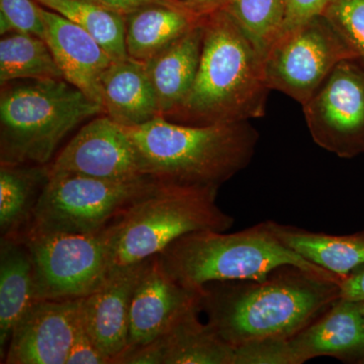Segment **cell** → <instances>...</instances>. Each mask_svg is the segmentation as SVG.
Returning a JSON list of instances; mask_svg holds the SVG:
<instances>
[{
    "instance_id": "12",
    "label": "cell",
    "mask_w": 364,
    "mask_h": 364,
    "mask_svg": "<svg viewBox=\"0 0 364 364\" xmlns=\"http://www.w3.org/2000/svg\"><path fill=\"white\" fill-rule=\"evenodd\" d=\"M47 167L49 174L73 173L109 181L148 176L123 127L105 114L85 124Z\"/></svg>"
},
{
    "instance_id": "33",
    "label": "cell",
    "mask_w": 364,
    "mask_h": 364,
    "mask_svg": "<svg viewBox=\"0 0 364 364\" xmlns=\"http://www.w3.org/2000/svg\"><path fill=\"white\" fill-rule=\"evenodd\" d=\"M93 1L116 11V13L123 14V16H127V14L134 13V11H139V9H144V7L151 6L174 7L167 0H93Z\"/></svg>"
},
{
    "instance_id": "29",
    "label": "cell",
    "mask_w": 364,
    "mask_h": 364,
    "mask_svg": "<svg viewBox=\"0 0 364 364\" xmlns=\"http://www.w3.org/2000/svg\"><path fill=\"white\" fill-rule=\"evenodd\" d=\"M66 364H111L109 358L97 348L91 338L86 329L81 309Z\"/></svg>"
},
{
    "instance_id": "18",
    "label": "cell",
    "mask_w": 364,
    "mask_h": 364,
    "mask_svg": "<svg viewBox=\"0 0 364 364\" xmlns=\"http://www.w3.org/2000/svg\"><path fill=\"white\" fill-rule=\"evenodd\" d=\"M203 40V18L145 63L161 117L165 119L181 107L195 82L202 56Z\"/></svg>"
},
{
    "instance_id": "8",
    "label": "cell",
    "mask_w": 364,
    "mask_h": 364,
    "mask_svg": "<svg viewBox=\"0 0 364 364\" xmlns=\"http://www.w3.org/2000/svg\"><path fill=\"white\" fill-rule=\"evenodd\" d=\"M119 218L87 234H36L21 238L32 258L35 299L85 298L109 277Z\"/></svg>"
},
{
    "instance_id": "25",
    "label": "cell",
    "mask_w": 364,
    "mask_h": 364,
    "mask_svg": "<svg viewBox=\"0 0 364 364\" xmlns=\"http://www.w3.org/2000/svg\"><path fill=\"white\" fill-rule=\"evenodd\" d=\"M64 79L45 40L11 33L0 41L1 85L26 79Z\"/></svg>"
},
{
    "instance_id": "26",
    "label": "cell",
    "mask_w": 364,
    "mask_h": 364,
    "mask_svg": "<svg viewBox=\"0 0 364 364\" xmlns=\"http://www.w3.org/2000/svg\"><path fill=\"white\" fill-rule=\"evenodd\" d=\"M287 0H229L225 11L238 23L264 61L279 38Z\"/></svg>"
},
{
    "instance_id": "10",
    "label": "cell",
    "mask_w": 364,
    "mask_h": 364,
    "mask_svg": "<svg viewBox=\"0 0 364 364\" xmlns=\"http://www.w3.org/2000/svg\"><path fill=\"white\" fill-rule=\"evenodd\" d=\"M324 356L364 364L360 301L339 298L320 317L287 338L257 340L236 348L237 364H304Z\"/></svg>"
},
{
    "instance_id": "3",
    "label": "cell",
    "mask_w": 364,
    "mask_h": 364,
    "mask_svg": "<svg viewBox=\"0 0 364 364\" xmlns=\"http://www.w3.org/2000/svg\"><path fill=\"white\" fill-rule=\"evenodd\" d=\"M123 128L145 176L186 186L220 188L248 167L259 141L250 122L193 126L157 117Z\"/></svg>"
},
{
    "instance_id": "14",
    "label": "cell",
    "mask_w": 364,
    "mask_h": 364,
    "mask_svg": "<svg viewBox=\"0 0 364 364\" xmlns=\"http://www.w3.org/2000/svg\"><path fill=\"white\" fill-rule=\"evenodd\" d=\"M203 294L179 284L157 255L151 257L134 294L128 345L121 356L163 336L191 311H202Z\"/></svg>"
},
{
    "instance_id": "11",
    "label": "cell",
    "mask_w": 364,
    "mask_h": 364,
    "mask_svg": "<svg viewBox=\"0 0 364 364\" xmlns=\"http://www.w3.org/2000/svg\"><path fill=\"white\" fill-rule=\"evenodd\" d=\"M314 142L340 158L364 153V67L344 60L303 105Z\"/></svg>"
},
{
    "instance_id": "31",
    "label": "cell",
    "mask_w": 364,
    "mask_h": 364,
    "mask_svg": "<svg viewBox=\"0 0 364 364\" xmlns=\"http://www.w3.org/2000/svg\"><path fill=\"white\" fill-rule=\"evenodd\" d=\"M176 9L186 11L196 18H203L208 14L225 9L229 0H167Z\"/></svg>"
},
{
    "instance_id": "6",
    "label": "cell",
    "mask_w": 364,
    "mask_h": 364,
    "mask_svg": "<svg viewBox=\"0 0 364 364\" xmlns=\"http://www.w3.org/2000/svg\"><path fill=\"white\" fill-rule=\"evenodd\" d=\"M218 188L158 181L119 217L112 270L158 255L193 232H226L235 220L217 203Z\"/></svg>"
},
{
    "instance_id": "30",
    "label": "cell",
    "mask_w": 364,
    "mask_h": 364,
    "mask_svg": "<svg viewBox=\"0 0 364 364\" xmlns=\"http://www.w3.org/2000/svg\"><path fill=\"white\" fill-rule=\"evenodd\" d=\"M329 2L330 0H287L286 18L279 38L324 14Z\"/></svg>"
},
{
    "instance_id": "24",
    "label": "cell",
    "mask_w": 364,
    "mask_h": 364,
    "mask_svg": "<svg viewBox=\"0 0 364 364\" xmlns=\"http://www.w3.org/2000/svg\"><path fill=\"white\" fill-rule=\"evenodd\" d=\"M41 6L61 14L82 28L114 60L128 58L126 21L116 13L93 0H36Z\"/></svg>"
},
{
    "instance_id": "34",
    "label": "cell",
    "mask_w": 364,
    "mask_h": 364,
    "mask_svg": "<svg viewBox=\"0 0 364 364\" xmlns=\"http://www.w3.org/2000/svg\"><path fill=\"white\" fill-rule=\"evenodd\" d=\"M361 304V311H363V318H364V301H360Z\"/></svg>"
},
{
    "instance_id": "21",
    "label": "cell",
    "mask_w": 364,
    "mask_h": 364,
    "mask_svg": "<svg viewBox=\"0 0 364 364\" xmlns=\"http://www.w3.org/2000/svg\"><path fill=\"white\" fill-rule=\"evenodd\" d=\"M193 310L157 338L162 364H235V347L227 343Z\"/></svg>"
},
{
    "instance_id": "1",
    "label": "cell",
    "mask_w": 364,
    "mask_h": 364,
    "mask_svg": "<svg viewBox=\"0 0 364 364\" xmlns=\"http://www.w3.org/2000/svg\"><path fill=\"white\" fill-rule=\"evenodd\" d=\"M338 277L284 265L260 280L212 282L203 287L202 312L234 347L287 338L340 298Z\"/></svg>"
},
{
    "instance_id": "15",
    "label": "cell",
    "mask_w": 364,
    "mask_h": 364,
    "mask_svg": "<svg viewBox=\"0 0 364 364\" xmlns=\"http://www.w3.org/2000/svg\"><path fill=\"white\" fill-rule=\"evenodd\" d=\"M150 259L112 270L102 287L81 298L86 329L111 364L128 345L132 301Z\"/></svg>"
},
{
    "instance_id": "27",
    "label": "cell",
    "mask_w": 364,
    "mask_h": 364,
    "mask_svg": "<svg viewBox=\"0 0 364 364\" xmlns=\"http://www.w3.org/2000/svg\"><path fill=\"white\" fill-rule=\"evenodd\" d=\"M323 14L364 67V0H330Z\"/></svg>"
},
{
    "instance_id": "9",
    "label": "cell",
    "mask_w": 364,
    "mask_h": 364,
    "mask_svg": "<svg viewBox=\"0 0 364 364\" xmlns=\"http://www.w3.org/2000/svg\"><path fill=\"white\" fill-rule=\"evenodd\" d=\"M355 55L324 14L280 36L272 46L263 71L270 90L303 105L335 67Z\"/></svg>"
},
{
    "instance_id": "23",
    "label": "cell",
    "mask_w": 364,
    "mask_h": 364,
    "mask_svg": "<svg viewBox=\"0 0 364 364\" xmlns=\"http://www.w3.org/2000/svg\"><path fill=\"white\" fill-rule=\"evenodd\" d=\"M47 165L0 164L1 238L21 239L26 233L49 177Z\"/></svg>"
},
{
    "instance_id": "7",
    "label": "cell",
    "mask_w": 364,
    "mask_h": 364,
    "mask_svg": "<svg viewBox=\"0 0 364 364\" xmlns=\"http://www.w3.org/2000/svg\"><path fill=\"white\" fill-rule=\"evenodd\" d=\"M156 182L151 176L109 181L73 173L49 174L23 236L100 231Z\"/></svg>"
},
{
    "instance_id": "2",
    "label": "cell",
    "mask_w": 364,
    "mask_h": 364,
    "mask_svg": "<svg viewBox=\"0 0 364 364\" xmlns=\"http://www.w3.org/2000/svg\"><path fill=\"white\" fill-rule=\"evenodd\" d=\"M270 91L260 55L234 18L220 9L203 16L195 82L166 119L193 126L250 122L265 116Z\"/></svg>"
},
{
    "instance_id": "19",
    "label": "cell",
    "mask_w": 364,
    "mask_h": 364,
    "mask_svg": "<svg viewBox=\"0 0 364 364\" xmlns=\"http://www.w3.org/2000/svg\"><path fill=\"white\" fill-rule=\"evenodd\" d=\"M267 224L287 248L341 279L364 265V231L332 235L275 221H267Z\"/></svg>"
},
{
    "instance_id": "13",
    "label": "cell",
    "mask_w": 364,
    "mask_h": 364,
    "mask_svg": "<svg viewBox=\"0 0 364 364\" xmlns=\"http://www.w3.org/2000/svg\"><path fill=\"white\" fill-rule=\"evenodd\" d=\"M81 298L35 301L14 326L6 364H66Z\"/></svg>"
},
{
    "instance_id": "5",
    "label": "cell",
    "mask_w": 364,
    "mask_h": 364,
    "mask_svg": "<svg viewBox=\"0 0 364 364\" xmlns=\"http://www.w3.org/2000/svg\"><path fill=\"white\" fill-rule=\"evenodd\" d=\"M157 257L172 279L196 291L212 282L263 279L284 265L337 277L284 246L267 221L235 233L193 232L172 242Z\"/></svg>"
},
{
    "instance_id": "20",
    "label": "cell",
    "mask_w": 364,
    "mask_h": 364,
    "mask_svg": "<svg viewBox=\"0 0 364 364\" xmlns=\"http://www.w3.org/2000/svg\"><path fill=\"white\" fill-rule=\"evenodd\" d=\"M36 301L32 258L21 239L0 241V359L14 326Z\"/></svg>"
},
{
    "instance_id": "28",
    "label": "cell",
    "mask_w": 364,
    "mask_h": 364,
    "mask_svg": "<svg viewBox=\"0 0 364 364\" xmlns=\"http://www.w3.org/2000/svg\"><path fill=\"white\" fill-rule=\"evenodd\" d=\"M18 33L45 40L42 6L36 0H0V33Z\"/></svg>"
},
{
    "instance_id": "4",
    "label": "cell",
    "mask_w": 364,
    "mask_h": 364,
    "mask_svg": "<svg viewBox=\"0 0 364 364\" xmlns=\"http://www.w3.org/2000/svg\"><path fill=\"white\" fill-rule=\"evenodd\" d=\"M0 164L47 165L60 143L104 109L65 79L1 85Z\"/></svg>"
},
{
    "instance_id": "17",
    "label": "cell",
    "mask_w": 364,
    "mask_h": 364,
    "mask_svg": "<svg viewBox=\"0 0 364 364\" xmlns=\"http://www.w3.org/2000/svg\"><path fill=\"white\" fill-rule=\"evenodd\" d=\"M104 114L123 127L140 126L161 117L145 63L114 60L100 79Z\"/></svg>"
},
{
    "instance_id": "16",
    "label": "cell",
    "mask_w": 364,
    "mask_h": 364,
    "mask_svg": "<svg viewBox=\"0 0 364 364\" xmlns=\"http://www.w3.org/2000/svg\"><path fill=\"white\" fill-rule=\"evenodd\" d=\"M42 16L45 42L63 78L102 107L100 79L114 59L90 33L61 14L42 6Z\"/></svg>"
},
{
    "instance_id": "22",
    "label": "cell",
    "mask_w": 364,
    "mask_h": 364,
    "mask_svg": "<svg viewBox=\"0 0 364 364\" xmlns=\"http://www.w3.org/2000/svg\"><path fill=\"white\" fill-rule=\"evenodd\" d=\"M202 18L167 6L144 7L124 16L129 58L146 63L188 33Z\"/></svg>"
},
{
    "instance_id": "32",
    "label": "cell",
    "mask_w": 364,
    "mask_h": 364,
    "mask_svg": "<svg viewBox=\"0 0 364 364\" xmlns=\"http://www.w3.org/2000/svg\"><path fill=\"white\" fill-rule=\"evenodd\" d=\"M340 299L364 301V265L347 274L340 282Z\"/></svg>"
}]
</instances>
